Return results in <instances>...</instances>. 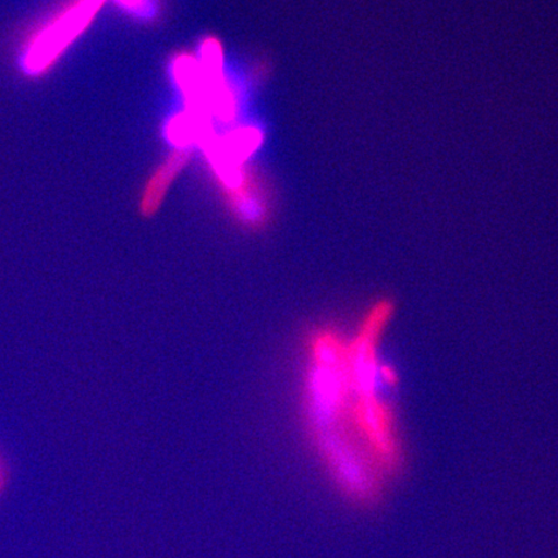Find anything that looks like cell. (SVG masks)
<instances>
[{"instance_id":"1","label":"cell","mask_w":558,"mask_h":558,"mask_svg":"<svg viewBox=\"0 0 558 558\" xmlns=\"http://www.w3.org/2000/svg\"><path fill=\"white\" fill-rule=\"evenodd\" d=\"M187 158H190V155H187L186 151H177L157 171L156 177L151 179L148 190H146L145 193L143 207L146 214L156 211L160 201L163 198L167 187H169L172 180L177 178L180 170L183 169Z\"/></svg>"}]
</instances>
